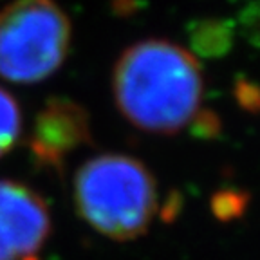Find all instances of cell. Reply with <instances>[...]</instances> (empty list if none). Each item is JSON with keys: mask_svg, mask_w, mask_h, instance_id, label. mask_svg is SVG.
<instances>
[{"mask_svg": "<svg viewBox=\"0 0 260 260\" xmlns=\"http://www.w3.org/2000/svg\"><path fill=\"white\" fill-rule=\"evenodd\" d=\"M119 112L134 126L175 134L199 114L204 80L191 53L167 40H145L119 56L112 76Z\"/></svg>", "mask_w": 260, "mask_h": 260, "instance_id": "6da1fadb", "label": "cell"}, {"mask_svg": "<svg viewBox=\"0 0 260 260\" xmlns=\"http://www.w3.org/2000/svg\"><path fill=\"white\" fill-rule=\"evenodd\" d=\"M71 44V22L53 0H15L0 11V76L38 83L60 69Z\"/></svg>", "mask_w": 260, "mask_h": 260, "instance_id": "3957f363", "label": "cell"}, {"mask_svg": "<svg viewBox=\"0 0 260 260\" xmlns=\"http://www.w3.org/2000/svg\"><path fill=\"white\" fill-rule=\"evenodd\" d=\"M22 132V112L16 100L0 87V157L13 148Z\"/></svg>", "mask_w": 260, "mask_h": 260, "instance_id": "8992f818", "label": "cell"}, {"mask_svg": "<svg viewBox=\"0 0 260 260\" xmlns=\"http://www.w3.org/2000/svg\"><path fill=\"white\" fill-rule=\"evenodd\" d=\"M51 233V215L37 191L0 181V260H29Z\"/></svg>", "mask_w": 260, "mask_h": 260, "instance_id": "277c9868", "label": "cell"}, {"mask_svg": "<svg viewBox=\"0 0 260 260\" xmlns=\"http://www.w3.org/2000/svg\"><path fill=\"white\" fill-rule=\"evenodd\" d=\"M235 96L239 100L240 107L249 112L255 114L258 109V92H256V87L248 83V81H239L235 89Z\"/></svg>", "mask_w": 260, "mask_h": 260, "instance_id": "ba28073f", "label": "cell"}, {"mask_svg": "<svg viewBox=\"0 0 260 260\" xmlns=\"http://www.w3.org/2000/svg\"><path fill=\"white\" fill-rule=\"evenodd\" d=\"M89 141L85 110L69 100H51L37 116L29 148L40 167L61 172L67 155Z\"/></svg>", "mask_w": 260, "mask_h": 260, "instance_id": "5b68a950", "label": "cell"}, {"mask_svg": "<svg viewBox=\"0 0 260 260\" xmlns=\"http://www.w3.org/2000/svg\"><path fill=\"white\" fill-rule=\"evenodd\" d=\"M74 201L83 220L114 240L143 235L157 211L154 175L141 161L121 154L87 161L74 179Z\"/></svg>", "mask_w": 260, "mask_h": 260, "instance_id": "7a4b0ae2", "label": "cell"}, {"mask_svg": "<svg viewBox=\"0 0 260 260\" xmlns=\"http://www.w3.org/2000/svg\"><path fill=\"white\" fill-rule=\"evenodd\" d=\"M248 204V195L237 190H224L211 197V210L217 219L232 220L244 213Z\"/></svg>", "mask_w": 260, "mask_h": 260, "instance_id": "52a82bcc", "label": "cell"}, {"mask_svg": "<svg viewBox=\"0 0 260 260\" xmlns=\"http://www.w3.org/2000/svg\"><path fill=\"white\" fill-rule=\"evenodd\" d=\"M191 123H193L195 134L201 136V138H213L219 132V119H217L215 114L211 112L197 114L191 119Z\"/></svg>", "mask_w": 260, "mask_h": 260, "instance_id": "9c48e42d", "label": "cell"}]
</instances>
